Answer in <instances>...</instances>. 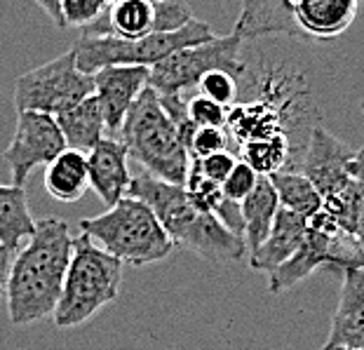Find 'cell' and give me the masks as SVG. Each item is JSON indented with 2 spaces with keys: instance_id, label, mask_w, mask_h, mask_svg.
Returning <instances> with one entry per match:
<instances>
[{
  "instance_id": "6da1fadb",
  "label": "cell",
  "mask_w": 364,
  "mask_h": 350,
  "mask_svg": "<svg viewBox=\"0 0 364 350\" xmlns=\"http://www.w3.org/2000/svg\"><path fill=\"white\" fill-rule=\"evenodd\" d=\"M73 252L71 228L59 216L36 221L26 247L17 250L7 277V315L12 324H31L52 317Z\"/></svg>"
},
{
  "instance_id": "7a4b0ae2",
  "label": "cell",
  "mask_w": 364,
  "mask_h": 350,
  "mask_svg": "<svg viewBox=\"0 0 364 350\" xmlns=\"http://www.w3.org/2000/svg\"><path fill=\"white\" fill-rule=\"evenodd\" d=\"M127 196L149 202L174 245L186 247L214 263H235L245 259V240L230 233L212 212L200 207L186 186L141 172L132 176Z\"/></svg>"
},
{
  "instance_id": "3957f363",
  "label": "cell",
  "mask_w": 364,
  "mask_h": 350,
  "mask_svg": "<svg viewBox=\"0 0 364 350\" xmlns=\"http://www.w3.org/2000/svg\"><path fill=\"white\" fill-rule=\"evenodd\" d=\"M118 134L129 158H134L144 172L169 184H186L191 169L188 149L151 85L132 104Z\"/></svg>"
},
{
  "instance_id": "277c9868",
  "label": "cell",
  "mask_w": 364,
  "mask_h": 350,
  "mask_svg": "<svg viewBox=\"0 0 364 350\" xmlns=\"http://www.w3.org/2000/svg\"><path fill=\"white\" fill-rule=\"evenodd\" d=\"M122 285V261L102 250L87 233L73 238V252L64 277V290L57 308L54 324L71 329L92 320L106 303L118 299Z\"/></svg>"
},
{
  "instance_id": "5b68a950",
  "label": "cell",
  "mask_w": 364,
  "mask_h": 350,
  "mask_svg": "<svg viewBox=\"0 0 364 350\" xmlns=\"http://www.w3.org/2000/svg\"><path fill=\"white\" fill-rule=\"evenodd\" d=\"M80 233H87L102 250L132 266L162 261L176 247L153 207L134 196H122L108 212L82 219Z\"/></svg>"
},
{
  "instance_id": "8992f818",
  "label": "cell",
  "mask_w": 364,
  "mask_h": 350,
  "mask_svg": "<svg viewBox=\"0 0 364 350\" xmlns=\"http://www.w3.org/2000/svg\"><path fill=\"white\" fill-rule=\"evenodd\" d=\"M214 38V31L209 24L200 19L188 21L179 31H167V33H149L141 38H125L118 36H102V33H82L73 43L75 64L85 73H95L104 66L129 64V66H156L158 61L169 57L174 50L186 45H198Z\"/></svg>"
},
{
  "instance_id": "52a82bcc",
  "label": "cell",
  "mask_w": 364,
  "mask_h": 350,
  "mask_svg": "<svg viewBox=\"0 0 364 350\" xmlns=\"http://www.w3.org/2000/svg\"><path fill=\"white\" fill-rule=\"evenodd\" d=\"M362 263L364 250L355 235L346 233L324 209H320L308 219V233L296 254L273 273H268V292L282 294L320 268H329L343 275L346 268L362 266Z\"/></svg>"
},
{
  "instance_id": "ba28073f",
  "label": "cell",
  "mask_w": 364,
  "mask_h": 350,
  "mask_svg": "<svg viewBox=\"0 0 364 350\" xmlns=\"http://www.w3.org/2000/svg\"><path fill=\"white\" fill-rule=\"evenodd\" d=\"M240 50L242 38L235 31H230L228 36H214L198 45H186L151 66L149 85L158 95H183L186 90L198 88L209 71H226L240 80L247 68Z\"/></svg>"
},
{
  "instance_id": "9c48e42d",
  "label": "cell",
  "mask_w": 364,
  "mask_h": 350,
  "mask_svg": "<svg viewBox=\"0 0 364 350\" xmlns=\"http://www.w3.org/2000/svg\"><path fill=\"white\" fill-rule=\"evenodd\" d=\"M92 95H95V75L80 71L75 64V52L68 50L57 59L17 78L14 108L17 113L41 111L59 115Z\"/></svg>"
},
{
  "instance_id": "30bf717a",
  "label": "cell",
  "mask_w": 364,
  "mask_h": 350,
  "mask_svg": "<svg viewBox=\"0 0 364 350\" xmlns=\"http://www.w3.org/2000/svg\"><path fill=\"white\" fill-rule=\"evenodd\" d=\"M64 149L66 142L54 115L41 111H19L17 129L3 153V160L10 167L12 184L24 186L36 167L50 165Z\"/></svg>"
},
{
  "instance_id": "8fae6325",
  "label": "cell",
  "mask_w": 364,
  "mask_h": 350,
  "mask_svg": "<svg viewBox=\"0 0 364 350\" xmlns=\"http://www.w3.org/2000/svg\"><path fill=\"white\" fill-rule=\"evenodd\" d=\"M92 75H95V97L99 101V106H102L106 120V132L118 134L132 104L149 88L151 68L115 64V66L99 68Z\"/></svg>"
},
{
  "instance_id": "7c38bea8",
  "label": "cell",
  "mask_w": 364,
  "mask_h": 350,
  "mask_svg": "<svg viewBox=\"0 0 364 350\" xmlns=\"http://www.w3.org/2000/svg\"><path fill=\"white\" fill-rule=\"evenodd\" d=\"M353 158L355 151L346 142H341L324 127H313L299 167L320 191V196L327 198L353 179L348 172Z\"/></svg>"
},
{
  "instance_id": "4fadbf2b",
  "label": "cell",
  "mask_w": 364,
  "mask_h": 350,
  "mask_svg": "<svg viewBox=\"0 0 364 350\" xmlns=\"http://www.w3.org/2000/svg\"><path fill=\"white\" fill-rule=\"evenodd\" d=\"M362 0H287L299 38H338L358 19Z\"/></svg>"
},
{
  "instance_id": "5bb4252c",
  "label": "cell",
  "mask_w": 364,
  "mask_h": 350,
  "mask_svg": "<svg viewBox=\"0 0 364 350\" xmlns=\"http://www.w3.org/2000/svg\"><path fill=\"white\" fill-rule=\"evenodd\" d=\"M364 350V263L343 270V287L322 350Z\"/></svg>"
},
{
  "instance_id": "9a60e30c",
  "label": "cell",
  "mask_w": 364,
  "mask_h": 350,
  "mask_svg": "<svg viewBox=\"0 0 364 350\" xmlns=\"http://www.w3.org/2000/svg\"><path fill=\"white\" fill-rule=\"evenodd\" d=\"M90 186L108 207H113L122 196H127L129 174V151L115 137H104L87 153Z\"/></svg>"
},
{
  "instance_id": "2e32d148",
  "label": "cell",
  "mask_w": 364,
  "mask_h": 350,
  "mask_svg": "<svg viewBox=\"0 0 364 350\" xmlns=\"http://www.w3.org/2000/svg\"><path fill=\"white\" fill-rule=\"evenodd\" d=\"M308 233V219L291 209L280 207L270 226L268 238L263 240L259 250L250 254V266L259 273H273L284 261H289L304 243Z\"/></svg>"
},
{
  "instance_id": "e0dca14e",
  "label": "cell",
  "mask_w": 364,
  "mask_h": 350,
  "mask_svg": "<svg viewBox=\"0 0 364 350\" xmlns=\"http://www.w3.org/2000/svg\"><path fill=\"white\" fill-rule=\"evenodd\" d=\"M233 31L242 41L266 36L299 38L289 12H287V0H242Z\"/></svg>"
},
{
  "instance_id": "ac0fdd59",
  "label": "cell",
  "mask_w": 364,
  "mask_h": 350,
  "mask_svg": "<svg viewBox=\"0 0 364 350\" xmlns=\"http://www.w3.org/2000/svg\"><path fill=\"white\" fill-rule=\"evenodd\" d=\"M54 118H57V125L61 134H64L66 149L90 153L104 139L106 120L95 95L82 99L80 104L66 108L64 113L54 115Z\"/></svg>"
},
{
  "instance_id": "d6986e66",
  "label": "cell",
  "mask_w": 364,
  "mask_h": 350,
  "mask_svg": "<svg viewBox=\"0 0 364 350\" xmlns=\"http://www.w3.org/2000/svg\"><path fill=\"white\" fill-rule=\"evenodd\" d=\"M90 189L87 153L64 149L48 165L45 172V191L59 202H75Z\"/></svg>"
},
{
  "instance_id": "ffe728a7",
  "label": "cell",
  "mask_w": 364,
  "mask_h": 350,
  "mask_svg": "<svg viewBox=\"0 0 364 350\" xmlns=\"http://www.w3.org/2000/svg\"><path fill=\"white\" fill-rule=\"evenodd\" d=\"M240 205H242V219H245V247L247 254H252L268 238L270 226H273L277 209H280V200H277V193L273 189V184H270V176L259 174V181L254 186V191Z\"/></svg>"
},
{
  "instance_id": "44dd1931",
  "label": "cell",
  "mask_w": 364,
  "mask_h": 350,
  "mask_svg": "<svg viewBox=\"0 0 364 350\" xmlns=\"http://www.w3.org/2000/svg\"><path fill=\"white\" fill-rule=\"evenodd\" d=\"M36 230L24 186L0 184V245L17 252Z\"/></svg>"
},
{
  "instance_id": "7402d4cb",
  "label": "cell",
  "mask_w": 364,
  "mask_h": 350,
  "mask_svg": "<svg viewBox=\"0 0 364 350\" xmlns=\"http://www.w3.org/2000/svg\"><path fill=\"white\" fill-rule=\"evenodd\" d=\"M240 160L247 162L257 174L270 176L280 169H296V155L287 134H273L247 142L237 149Z\"/></svg>"
},
{
  "instance_id": "603a6c76",
  "label": "cell",
  "mask_w": 364,
  "mask_h": 350,
  "mask_svg": "<svg viewBox=\"0 0 364 350\" xmlns=\"http://www.w3.org/2000/svg\"><path fill=\"white\" fill-rule=\"evenodd\" d=\"M270 184H273V189L277 193L280 207L291 209V212L306 216V219H311L313 214L322 209L320 191L299 169H280V172L270 174Z\"/></svg>"
},
{
  "instance_id": "cb8c5ba5",
  "label": "cell",
  "mask_w": 364,
  "mask_h": 350,
  "mask_svg": "<svg viewBox=\"0 0 364 350\" xmlns=\"http://www.w3.org/2000/svg\"><path fill=\"white\" fill-rule=\"evenodd\" d=\"M364 205V186L358 179H350L346 186H341L338 191L329 193L327 198H322V209L334 219L346 233H355V223H358L360 209Z\"/></svg>"
},
{
  "instance_id": "d4e9b609",
  "label": "cell",
  "mask_w": 364,
  "mask_h": 350,
  "mask_svg": "<svg viewBox=\"0 0 364 350\" xmlns=\"http://www.w3.org/2000/svg\"><path fill=\"white\" fill-rule=\"evenodd\" d=\"M111 0H59L64 28H87L99 21Z\"/></svg>"
},
{
  "instance_id": "484cf974",
  "label": "cell",
  "mask_w": 364,
  "mask_h": 350,
  "mask_svg": "<svg viewBox=\"0 0 364 350\" xmlns=\"http://www.w3.org/2000/svg\"><path fill=\"white\" fill-rule=\"evenodd\" d=\"M230 149V134L226 127H196L188 144L191 160L207 158L212 153L228 151Z\"/></svg>"
},
{
  "instance_id": "4316f807",
  "label": "cell",
  "mask_w": 364,
  "mask_h": 350,
  "mask_svg": "<svg viewBox=\"0 0 364 350\" xmlns=\"http://www.w3.org/2000/svg\"><path fill=\"white\" fill-rule=\"evenodd\" d=\"M226 115L228 106L205 95L188 99V118L196 127H226Z\"/></svg>"
},
{
  "instance_id": "83f0119b",
  "label": "cell",
  "mask_w": 364,
  "mask_h": 350,
  "mask_svg": "<svg viewBox=\"0 0 364 350\" xmlns=\"http://www.w3.org/2000/svg\"><path fill=\"white\" fill-rule=\"evenodd\" d=\"M203 95L219 101L223 106H230L237 99V78L226 71H209L198 85Z\"/></svg>"
},
{
  "instance_id": "f1b7e54d",
  "label": "cell",
  "mask_w": 364,
  "mask_h": 350,
  "mask_svg": "<svg viewBox=\"0 0 364 350\" xmlns=\"http://www.w3.org/2000/svg\"><path fill=\"white\" fill-rule=\"evenodd\" d=\"M191 7L183 0H162L156 3V31L158 33H167V31H179L188 21H193Z\"/></svg>"
},
{
  "instance_id": "f546056e",
  "label": "cell",
  "mask_w": 364,
  "mask_h": 350,
  "mask_svg": "<svg viewBox=\"0 0 364 350\" xmlns=\"http://www.w3.org/2000/svg\"><path fill=\"white\" fill-rule=\"evenodd\" d=\"M257 181H259V174L254 172L247 162L237 160L233 172H230L226 176V181L221 184V189H223V193H226V198H230L233 202H242L254 191Z\"/></svg>"
},
{
  "instance_id": "4dcf8cb0",
  "label": "cell",
  "mask_w": 364,
  "mask_h": 350,
  "mask_svg": "<svg viewBox=\"0 0 364 350\" xmlns=\"http://www.w3.org/2000/svg\"><path fill=\"white\" fill-rule=\"evenodd\" d=\"M196 162H198L200 172H203L207 179H212V181H216V184H223L226 181V176L233 172L237 158L230 151H219V153L207 155V158H200Z\"/></svg>"
},
{
  "instance_id": "1f68e13d",
  "label": "cell",
  "mask_w": 364,
  "mask_h": 350,
  "mask_svg": "<svg viewBox=\"0 0 364 350\" xmlns=\"http://www.w3.org/2000/svg\"><path fill=\"white\" fill-rule=\"evenodd\" d=\"M12 250H7L5 245H0V306L5 301V292H7V277H10V266H12V259H14Z\"/></svg>"
},
{
  "instance_id": "d6a6232c",
  "label": "cell",
  "mask_w": 364,
  "mask_h": 350,
  "mask_svg": "<svg viewBox=\"0 0 364 350\" xmlns=\"http://www.w3.org/2000/svg\"><path fill=\"white\" fill-rule=\"evenodd\" d=\"M33 3L41 7V10L48 14V17L57 24L59 28H64V21H61V10H59V0H33Z\"/></svg>"
},
{
  "instance_id": "836d02e7",
  "label": "cell",
  "mask_w": 364,
  "mask_h": 350,
  "mask_svg": "<svg viewBox=\"0 0 364 350\" xmlns=\"http://www.w3.org/2000/svg\"><path fill=\"white\" fill-rule=\"evenodd\" d=\"M348 172L364 186V149L355 153V158L350 160V165H348Z\"/></svg>"
},
{
  "instance_id": "e575fe53",
  "label": "cell",
  "mask_w": 364,
  "mask_h": 350,
  "mask_svg": "<svg viewBox=\"0 0 364 350\" xmlns=\"http://www.w3.org/2000/svg\"><path fill=\"white\" fill-rule=\"evenodd\" d=\"M355 240L362 245V250H364V205H362V209H360V216H358V223H355Z\"/></svg>"
},
{
  "instance_id": "d590c367",
  "label": "cell",
  "mask_w": 364,
  "mask_h": 350,
  "mask_svg": "<svg viewBox=\"0 0 364 350\" xmlns=\"http://www.w3.org/2000/svg\"><path fill=\"white\" fill-rule=\"evenodd\" d=\"M149 3H153V5H156V3H162V0H149Z\"/></svg>"
},
{
  "instance_id": "8d00e7d4",
  "label": "cell",
  "mask_w": 364,
  "mask_h": 350,
  "mask_svg": "<svg viewBox=\"0 0 364 350\" xmlns=\"http://www.w3.org/2000/svg\"><path fill=\"white\" fill-rule=\"evenodd\" d=\"M362 111H364V101H362Z\"/></svg>"
},
{
  "instance_id": "74e56055",
  "label": "cell",
  "mask_w": 364,
  "mask_h": 350,
  "mask_svg": "<svg viewBox=\"0 0 364 350\" xmlns=\"http://www.w3.org/2000/svg\"><path fill=\"white\" fill-rule=\"evenodd\" d=\"M336 350H346V348H336Z\"/></svg>"
}]
</instances>
